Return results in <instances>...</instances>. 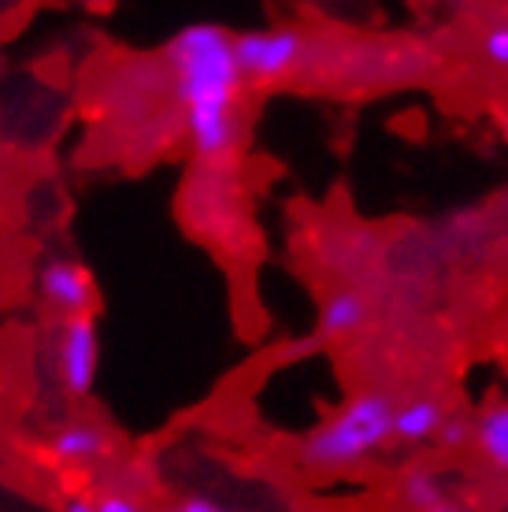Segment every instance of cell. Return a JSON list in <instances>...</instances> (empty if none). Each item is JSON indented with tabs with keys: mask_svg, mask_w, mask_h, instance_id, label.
<instances>
[{
	"mask_svg": "<svg viewBox=\"0 0 508 512\" xmlns=\"http://www.w3.org/2000/svg\"><path fill=\"white\" fill-rule=\"evenodd\" d=\"M164 67L190 153L201 164L230 160L245 134V78L234 60V34L219 23L182 26L164 45Z\"/></svg>",
	"mask_w": 508,
	"mask_h": 512,
	"instance_id": "obj_1",
	"label": "cell"
},
{
	"mask_svg": "<svg viewBox=\"0 0 508 512\" xmlns=\"http://www.w3.org/2000/svg\"><path fill=\"white\" fill-rule=\"evenodd\" d=\"M386 442H394V401L386 394H356L305 438L301 464L312 472H349Z\"/></svg>",
	"mask_w": 508,
	"mask_h": 512,
	"instance_id": "obj_2",
	"label": "cell"
},
{
	"mask_svg": "<svg viewBox=\"0 0 508 512\" xmlns=\"http://www.w3.org/2000/svg\"><path fill=\"white\" fill-rule=\"evenodd\" d=\"M52 383L60 386L67 397L93 394L97 372H101V327L97 316H75V320H56L45 346Z\"/></svg>",
	"mask_w": 508,
	"mask_h": 512,
	"instance_id": "obj_3",
	"label": "cell"
},
{
	"mask_svg": "<svg viewBox=\"0 0 508 512\" xmlns=\"http://www.w3.org/2000/svg\"><path fill=\"white\" fill-rule=\"evenodd\" d=\"M305 52V38L293 26H267V30H245L234 34V60L245 86H271L297 71Z\"/></svg>",
	"mask_w": 508,
	"mask_h": 512,
	"instance_id": "obj_4",
	"label": "cell"
},
{
	"mask_svg": "<svg viewBox=\"0 0 508 512\" xmlns=\"http://www.w3.org/2000/svg\"><path fill=\"white\" fill-rule=\"evenodd\" d=\"M38 301L56 320H75L97 312V279L78 256H52L34 275Z\"/></svg>",
	"mask_w": 508,
	"mask_h": 512,
	"instance_id": "obj_5",
	"label": "cell"
},
{
	"mask_svg": "<svg viewBox=\"0 0 508 512\" xmlns=\"http://www.w3.org/2000/svg\"><path fill=\"white\" fill-rule=\"evenodd\" d=\"M45 457L60 472H89V468H97L112 457V435L97 420L78 416V420H67L52 431Z\"/></svg>",
	"mask_w": 508,
	"mask_h": 512,
	"instance_id": "obj_6",
	"label": "cell"
},
{
	"mask_svg": "<svg viewBox=\"0 0 508 512\" xmlns=\"http://www.w3.org/2000/svg\"><path fill=\"white\" fill-rule=\"evenodd\" d=\"M445 423L442 401L434 397H416L401 409H394V442H405V446H420V442H431L438 438Z\"/></svg>",
	"mask_w": 508,
	"mask_h": 512,
	"instance_id": "obj_7",
	"label": "cell"
},
{
	"mask_svg": "<svg viewBox=\"0 0 508 512\" xmlns=\"http://www.w3.org/2000/svg\"><path fill=\"white\" fill-rule=\"evenodd\" d=\"M475 446L483 449L486 464L494 472H508V405H494L479 416V423L471 427Z\"/></svg>",
	"mask_w": 508,
	"mask_h": 512,
	"instance_id": "obj_8",
	"label": "cell"
},
{
	"mask_svg": "<svg viewBox=\"0 0 508 512\" xmlns=\"http://www.w3.org/2000/svg\"><path fill=\"white\" fill-rule=\"evenodd\" d=\"M364 316H368L364 297L353 294V290H338L334 297H327V305L319 312V331L331 334V338H342V334L360 331Z\"/></svg>",
	"mask_w": 508,
	"mask_h": 512,
	"instance_id": "obj_9",
	"label": "cell"
},
{
	"mask_svg": "<svg viewBox=\"0 0 508 512\" xmlns=\"http://www.w3.org/2000/svg\"><path fill=\"white\" fill-rule=\"evenodd\" d=\"M401 498L412 512H431L438 505H445V483L442 475L431 468H412L401 479Z\"/></svg>",
	"mask_w": 508,
	"mask_h": 512,
	"instance_id": "obj_10",
	"label": "cell"
},
{
	"mask_svg": "<svg viewBox=\"0 0 508 512\" xmlns=\"http://www.w3.org/2000/svg\"><path fill=\"white\" fill-rule=\"evenodd\" d=\"M89 498H93L97 512H149L145 501H138L130 490H119V487H104L97 494H89Z\"/></svg>",
	"mask_w": 508,
	"mask_h": 512,
	"instance_id": "obj_11",
	"label": "cell"
},
{
	"mask_svg": "<svg viewBox=\"0 0 508 512\" xmlns=\"http://www.w3.org/2000/svg\"><path fill=\"white\" fill-rule=\"evenodd\" d=\"M483 56L490 60L494 67H505L508 71V23H497V26H490L483 34Z\"/></svg>",
	"mask_w": 508,
	"mask_h": 512,
	"instance_id": "obj_12",
	"label": "cell"
},
{
	"mask_svg": "<svg viewBox=\"0 0 508 512\" xmlns=\"http://www.w3.org/2000/svg\"><path fill=\"white\" fill-rule=\"evenodd\" d=\"M468 438H471V427H468L464 420H445V423H442V431H438V442H442L445 449L468 446Z\"/></svg>",
	"mask_w": 508,
	"mask_h": 512,
	"instance_id": "obj_13",
	"label": "cell"
},
{
	"mask_svg": "<svg viewBox=\"0 0 508 512\" xmlns=\"http://www.w3.org/2000/svg\"><path fill=\"white\" fill-rule=\"evenodd\" d=\"M171 512H234L227 505H219V501L204 498V494H186V498H178L171 505Z\"/></svg>",
	"mask_w": 508,
	"mask_h": 512,
	"instance_id": "obj_14",
	"label": "cell"
},
{
	"mask_svg": "<svg viewBox=\"0 0 508 512\" xmlns=\"http://www.w3.org/2000/svg\"><path fill=\"white\" fill-rule=\"evenodd\" d=\"M60 512H97V505L89 494H71V498L60 501Z\"/></svg>",
	"mask_w": 508,
	"mask_h": 512,
	"instance_id": "obj_15",
	"label": "cell"
},
{
	"mask_svg": "<svg viewBox=\"0 0 508 512\" xmlns=\"http://www.w3.org/2000/svg\"><path fill=\"white\" fill-rule=\"evenodd\" d=\"M431 512H468V509H457V505H449V501H445V505H438V509H431Z\"/></svg>",
	"mask_w": 508,
	"mask_h": 512,
	"instance_id": "obj_16",
	"label": "cell"
},
{
	"mask_svg": "<svg viewBox=\"0 0 508 512\" xmlns=\"http://www.w3.org/2000/svg\"><path fill=\"white\" fill-rule=\"evenodd\" d=\"M501 134H505V138H508V112H505V116H501Z\"/></svg>",
	"mask_w": 508,
	"mask_h": 512,
	"instance_id": "obj_17",
	"label": "cell"
}]
</instances>
